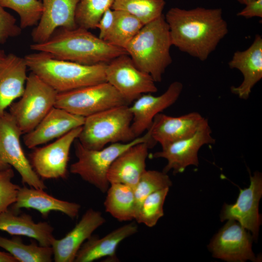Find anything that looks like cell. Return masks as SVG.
<instances>
[{"instance_id": "obj_1", "label": "cell", "mask_w": 262, "mask_h": 262, "mask_svg": "<svg viewBox=\"0 0 262 262\" xmlns=\"http://www.w3.org/2000/svg\"><path fill=\"white\" fill-rule=\"evenodd\" d=\"M172 46L201 61L228 33L221 8H170L164 16Z\"/></svg>"}, {"instance_id": "obj_2", "label": "cell", "mask_w": 262, "mask_h": 262, "mask_svg": "<svg viewBox=\"0 0 262 262\" xmlns=\"http://www.w3.org/2000/svg\"><path fill=\"white\" fill-rule=\"evenodd\" d=\"M31 49L48 53L54 58L81 64H107L114 58L128 54L84 28L56 29L46 41L33 43Z\"/></svg>"}, {"instance_id": "obj_3", "label": "cell", "mask_w": 262, "mask_h": 262, "mask_svg": "<svg viewBox=\"0 0 262 262\" xmlns=\"http://www.w3.org/2000/svg\"><path fill=\"white\" fill-rule=\"evenodd\" d=\"M28 68L58 93L106 82L107 64L87 65L35 51L24 56Z\"/></svg>"}, {"instance_id": "obj_4", "label": "cell", "mask_w": 262, "mask_h": 262, "mask_svg": "<svg viewBox=\"0 0 262 262\" xmlns=\"http://www.w3.org/2000/svg\"><path fill=\"white\" fill-rule=\"evenodd\" d=\"M169 28L163 14L143 25L125 49L136 66L160 82L172 59Z\"/></svg>"}, {"instance_id": "obj_5", "label": "cell", "mask_w": 262, "mask_h": 262, "mask_svg": "<svg viewBox=\"0 0 262 262\" xmlns=\"http://www.w3.org/2000/svg\"><path fill=\"white\" fill-rule=\"evenodd\" d=\"M132 120L129 105L99 112L85 117L77 139L83 147L93 150L109 143L131 142L136 138L131 129Z\"/></svg>"}, {"instance_id": "obj_6", "label": "cell", "mask_w": 262, "mask_h": 262, "mask_svg": "<svg viewBox=\"0 0 262 262\" xmlns=\"http://www.w3.org/2000/svg\"><path fill=\"white\" fill-rule=\"evenodd\" d=\"M127 143H115L98 150L87 149L77 139L75 142V153L77 161L69 168L70 173L93 185L103 193H106L110 183L107 179L108 170L116 158L131 146L139 143L150 142V131Z\"/></svg>"}, {"instance_id": "obj_7", "label": "cell", "mask_w": 262, "mask_h": 262, "mask_svg": "<svg viewBox=\"0 0 262 262\" xmlns=\"http://www.w3.org/2000/svg\"><path fill=\"white\" fill-rule=\"evenodd\" d=\"M58 93L35 74L28 75L20 99L9 106V113L23 134L32 131L55 107Z\"/></svg>"}, {"instance_id": "obj_8", "label": "cell", "mask_w": 262, "mask_h": 262, "mask_svg": "<svg viewBox=\"0 0 262 262\" xmlns=\"http://www.w3.org/2000/svg\"><path fill=\"white\" fill-rule=\"evenodd\" d=\"M129 105L113 86L104 82L58 93L55 107L86 117L110 108Z\"/></svg>"}, {"instance_id": "obj_9", "label": "cell", "mask_w": 262, "mask_h": 262, "mask_svg": "<svg viewBox=\"0 0 262 262\" xmlns=\"http://www.w3.org/2000/svg\"><path fill=\"white\" fill-rule=\"evenodd\" d=\"M22 132L12 115L6 111L0 116V162L13 167L22 181L31 187L45 190L47 186L33 169L22 149Z\"/></svg>"}, {"instance_id": "obj_10", "label": "cell", "mask_w": 262, "mask_h": 262, "mask_svg": "<svg viewBox=\"0 0 262 262\" xmlns=\"http://www.w3.org/2000/svg\"><path fill=\"white\" fill-rule=\"evenodd\" d=\"M105 77L106 82L129 104L143 94L158 90L152 77L138 69L128 54L121 55L106 64Z\"/></svg>"}, {"instance_id": "obj_11", "label": "cell", "mask_w": 262, "mask_h": 262, "mask_svg": "<svg viewBox=\"0 0 262 262\" xmlns=\"http://www.w3.org/2000/svg\"><path fill=\"white\" fill-rule=\"evenodd\" d=\"M82 129V126L76 128L51 143L35 147L30 155V163L40 178L45 179L66 178L70 149Z\"/></svg>"}, {"instance_id": "obj_12", "label": "cell", "mask_w": 262, "mask_h": 262, "mask_svg": "<svg viewBox=\"0 0 262 262\" xmlns=\"http://www.w3.org/2000/svg\"><path fill=\"white\" fill-rule=\"evenodd\" d=\"M208 121L205 119L196 132L192 136L169 144L162 150L151 155L152 158H163L167 161L163 172L172 170L174 174L183 172L189 165L199 164L198 152L204 145L214 144L215 139Z\"/></svg>"}, {"instance_id": "obj_13", "label": "cell", "mask_w": 262, "mask_h": 262, "mask_svg": "<svg viewBox=\"0 0 262 262\" xmlns=\"http://www.w3.org/2000/svg\"><path fill=\"white\" fill-rule=\"evenodd\" d=\"M250 185L240 189L235 203L225 204L222 208L220 219L234 220L250 231L253 240L257 241L261 225L259 203L262 196V177L259 172L250 176Z\"/></svg>"}, {"instance_id": "obj_14", "label": "cell", "mask_w": 262, "mask_h": 262, "mask_svg": "<svg viewBox=\"0 0 262 262\" xmlns=\"http://www.w3.org/2000/svg\"><path fill=\"white\" fill-rule=\"evenodd\" d=\"M252 235L239 222L228 220L213 237L209 248L213 257L228 262L257 261Z\"/></svg>"}, {"instance_id": "obj_15", "label": "cell", "mask_w": 262, "mask_h": 262, "mask_svg": "<svg viewBox=\"0 0 262 262\" xmlns=\"http://www.w3.org/2000/svg\"><path fill=\"white\" fill-rule=\"evenodd\" d=\"M183 84L178 81L172 82L161 95L151 93L142 95L129 106L132 115L131 129L136 137L141 136L151 126L155 116L173 105L178 99Z\"/></svg>"}, {"instance_id": "obj_16", "label": "cell", "mask_w": 262, "mask_h": 262, "mask_svg": "<svg viewBox=\"0 0 262 262\" xmlns=\"http://www.w3.org/2000/svg\"><path fill=\"white\" fill-rule=\"evenodd\" d=\"M80 0H41L43 12L39 21L31 33L33 43L47 41L58 28H76L75 12Z\"/></svg>"}, {"instance_id": "obj_17", "label": "cell", "mask_w": 262, "mask_h": 262, "mask_svg": "<svg viewBox=\"0 0 262 262\" xmlns=\"http://www.w3.org/2000/svg\"><path fill=\"white\" fill-rule=\"evenodd\" d=\"M106 220L101 212L88 209L74 228L61 239L53 241L51 247L55 262H73L82 245Z\"/></svg>"}, {"instance_id": "obj_18", "label": "cell", "mask_w": 262, "mask_h": 262, "mask_svg": "<svg viewBox=\"0 0 262 262\" xmlns=\"http://www.w3.org/2000/svg\"><path fill=\"white\" fill-rule=\"evenodd\" d=\"M85 117L54 107L39 123L23 136L24 144L33 148L83 125Z\"/></svg>"}, {"instance_id": "obj_19", "label": "cell", "mask_w": 262, "mask_h": 262, "mask_svg": "<svg viewBox=\"0 0 262 262\" xmlns=\"http://www.w3.org/2000/svg\"><path fill=\"white\" fill-rule=\"evenodd\" d=\"M205 119L196 112L179 116L159 113L149 128L151 139L155 144L159 143L162 147L189 138L196 132Z\"/></svg>"}, {"instance_id": "obj_20", "label": "cell", "mask_w": 262, "mask_h": 262, "mask_svg": "<svg viewBox=\"0 0 262 262\" xmlns=\"http://www.w3.org/2000/svg\"><path fill=\"white\" fill-rule=\"evenodd\" d=\"M229 66L239 70L243 76L240 85L231 87V92L242 99H247L253 87L262 78V36L256 35L249 48L235 52Z\"/></svg>"}, {"instance_id": "obj_21", "label": "cell", "mask_w": 262, "mask_h": 262, "mask_svg": "<svg viewBox=\"0 0 262 262\" xmlns=\"http://www.w3.org/2000/svg\"><path fill=\"white\" fill-rule=\"evenodd\" d=\"M154 145L150 142L137 143L122 153L111 164L107 174L110 183H120L133 188L146 171L148 149Z\"/></svg>"}, {"instance_id": "obj_22", "label": "cell", "mask_w": 262, "mask_h": 262, "mask_svg": "<svg viewBox=\"0 0 262 262\" xmlns=\"http://www.w3.org/2000/svg\"><path fill=\"white\" fill-rule=\"evenodd\" d=\"M137 231L138 226L131 222L113 230L101 238L92 235L82 245L74 262H92L104 257L115 262L118 260L116 255L118 246Z\"/></svg>"}, {"instance_id": "obj_23", "label": "cell", "mask_w": 262, "mask_h": 262, "mask_svg": "<svg viewBox=\"0 0 262 262\" xmlns=\"http://www.w3.org/2000/svg\"><path fill=\"white\" fill-rule=\"evenodd\" d=\"M44 190L26 186L20 187L11 210L18 213L21 208H27L38 211L44 216L51 211L61 212L71 218L78 216L81 207L79 204L58 199Z\"/></svg>"}, {"instance_id": "obj_24", "label": "cell", "mask_w": 262, "mask_h": 262, "mask_svg": "<svg viewBox=\"0 0 262 262\" xmlns=\"http://www.w3.org/2000/svg\"><path fill=\"white\" fill-rule=\"evenodd\" d=\"M28 69L24 57L13 53L7 54L4 65L0 68V116L22 95Z\"/></svg>"}, {"instance_id": "obj_25", "label": "cell", "mask_w": 262, "mask_h": 262, "mask_svg": "<svg viewBox=\"0 0 262 262\" xmlns=\"http://www.w3.org/2000/svg\"><path fill=\"white\" fill-rule=\"evenodd\" d=\"M53 228L47 222L35 223L29 214H18L12 210L0 213V230L12 235H21L33 238L40 246H51L55 239Z\"/></svg>"}, {"instance_id": "obj_26", "label": "cell", "mask_w": 262, "mask_h": 262, "mask_svg": "<svg viewBox=\"0 0 262 262\" xmlns=\"http://www.w3.org/2000/svg\"><path fill=\"white\" fill-rule=\"evenodd\" d=\"M104 202L106 212L120 222L135 219L136 214L133 188L128 185L111 183Z\"/></svg>"}, {"instance_id": "obj_27", "label": "cell", "mask_w": 262, "mask_h": 262, "mask_svg": "<svg viewBox=\"0 0 262 262\" xmlns=\"http://www.w3.org/2000/svg\"><path fill=\"white\" fill-rule=\"evenodd\" d=\"M0 247L19 262H50L53 258L51 246H38L33 242L26 245L17 236L8 239L0 236Z\"/></svg>"}, {"instance_id": "obj_28", "label": "cell", "mask_w": 262, "mask_h": 262, "mask_svg": "<svg viewBox=\"0 0 262 262\" xmlns=\"http://www.w3.org/2000/svg\"><path fill=\"white\" fill-rule=\"evenodd\" d=\"M113 10V23L104 41L113 46L125 49L144 24L136 17L127 12Z\"/></svg>"}, {"instance_id": "obj_29", "label": "cell", "mask_w": 262, "mask_h": 262, "mask_svg": "<svg viewBox=\"0 0 262 262\" xmlns=\"http://www.w3.org/2000/svg\"><path fill=\"white\" fill-rule=\"evenodd\" d=\"M164 0H115L111 9L127 12L145 25L162 16Z\"/></svg>"}, {"instance_id": "obj_30", "label": "cell", "mask_w": 262, "mask_h": 262, "mask_svg": "<svg viewBox=\"0 0 262 262\" xmlns=\"http://www.w3.org/2000/svg\"><path fill=\"white\" fill-rule=\"evenodd\" d=\"M115 0H80L75 12L77 27L95 29L104 13L111 8Z\"/></svg>"}, {"instance_id": "obj_31", "label": "cell", "mask_w": 262, "mask_h": 262, "mask_svg": "<svg viewBox=\"0 0 262 262\" xmlns=\"http://www.w3.org/2000/svg\"><path fill=\"white\" fill-rule=\"evenodd\" d=\"M172 184V181L167 173L163 171L146 170L133 188L136 207V215L142 203L147 196L157 191L169 188Z\"/></svg>"}, {"instance_id": "obj_32", "label": "cell", "mask_w": 262, "mask_h": 262, "mask_svg": "<svg viewBox=\"0 0 262 262\" xmlns=\"http://www.w3.org/2000/svg\"><path fill=\"white\" fill-rule=\"evenodd\" d=\"M169 189L166 187L147 196L142 203L134 220L148 227L155 226L164 215V204Z\"/></svg>"}, {"instance_id": "obj_33", "label": "cell", "mask_w": 262, "mask_h": 262, "mask_svg": "<svg viewBox=\"0 0 262 262\" xmlns=\"http://www.w3.org/2000/svg\"><path fill=\"white\" fill-rule=\"evenodd\" d=\"M0 5L18 15L22 30L35 26L43 12V5L40 0H0Z\"/></svg>"}, {"instance_id": "obj_34", "label": "cell", "mask_w": 262, "mask_h": 262, "mask_svg": "<svg viewBox=\"0 0 262 262\" xmlns=\"http://www.w3.org/2000/svg\"><path fill=\"white\" fill-rule=\"evenodd\" d=\"M14 172L10 167L0 170V213L16 201L20 186L12 182Z\"/></svg>"}, {"instance_id": "obj_35", "label": "cell", "mask_w": 262, "mask_h": 262, "mask_svg": "<svg viewBox=\"0 0 262 262\" xmlns=\"http://www.w3.org/2000/svg\"><path fill=\"white\" fill-rule=\"evenodd\" d=\"M21 32L15 17L0 5V43L4 44L9 38L19 36Z\"/></svg>"}, {"instance_id": "obj_36", "label": "cell", "mask_w": 262, "mask_h": 262, "mask_svg": "<svg viewBox=\"0 0 262 262\" xmlns=\"http://www.w3.org/2000/svg\"><path fill=\"white\" fill-rule=\"evenodd\" d=\"M114 19V10L109 8L104 13L97 26L99 31L98 37L100 39L104 40L106 37L111 29Z\"/></svg>"}, {"instance_id": "obj_37", "label": "cell", "mask_w": 262, "mask_h": 262, "mask_svg": "<svg viewBox=\"0 0 262 262\" xmlns=\"http://www.w3.org/2000/svg\"><path fill=\"white\" fill-rule=\"evenodd\" d=\"M245 18L262 17V0H254L246 4V7L237 14Z\"/></svg>"}, {"instance_id": "obj_38", "label": "cell", "mask_w": 262, "mask_h": 262, "mask_svg": "<svg viewBox=\"0 0 262 262\" xmlns=\"http://www.w3.org/2000/svg\"><path fill=\"white\" fill-rule=\"evenodd\" d=\"M17 261L9 253L0 251V262H17Z\"/></svg>"}, {"instance_id": "obj_39", "label": "cell", "mask_w": 262, "mask_h": 262, "mask_svg": "<svg viewBox=\"0 0 262 262\" xmlns=\"http://www.w3.org/2000/svg\"><path fill=\"white\" fill-rule=\"evenodd\" d=\"M7 57L4 51L0 48V68L4 65Z\"/></svg>"}, {"instance_id": "obj_40", "label": "cell", "mask_w": 262, "mask_h": 262, "mask_svg": "<svg viewBox=\"0 0 262 262\" xmlns=\"http://www.w3.org/2000/svg\"><path fill=\"white\" fill-rule=\"evenodd\" d=\"M240 3L243 4H246L249 2L252 1L254 0H237Z\"/></svg>"}, {"instance_id": "obj_41", "label": "cell", "mask_w": 262, "mask_h": 262, "mask_svg": "<svg viewBox=\"0 0 262 262\" xmlns=\"http://www.w3.org/2000/svg\"><path fill=\"white\" fill-rule=\"evenodd\" d=\"M10 167L11 166L5 165L0 162V170L7 168Z\"/></svg>"}]
</instances>
